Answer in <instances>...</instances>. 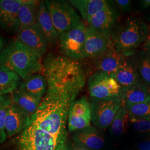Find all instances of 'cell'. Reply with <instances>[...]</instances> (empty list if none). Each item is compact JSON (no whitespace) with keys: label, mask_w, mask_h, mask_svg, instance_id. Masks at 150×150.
Wrapping results in <instances>:
<instances>
[{"label":"cell","mask_w":150,"mask_h":150,"mask_svg":"<svg viewBox=\"0 0 150 150\" xmlns=\"http://www.w3.org/2000/svg\"><path fill=\"white\" fill-rule=\"evenodd\" d=\"M112 44L111 38L88 26L84 47V59H92L96 57Z\"/></svg>","instance_id":"13"},{"label":"cell","mask_w":150,"mask_h":150,"mask_svg":"<svg viewBox=\"0 0 150 150\" xmlns=\"http://www.w3.org/2000/svg\"><path fill=\"white\" fill-rule=\"evenodd\" d=\"M45 2L59 37L64 32L82 21L69 1L47 0Z\"/></svg>","instance_id":"5"},{"label":"cell","mask_w":150,"mask_h":150,"mask_svg":"<svg viewBox=\"0 0 150 150\" xmlns=\"http://www.w3.org/2000/svg\"><path fill=\"white\" fill-rule=\"evenodd\" d=\"M69 2L86 22L110 4L105 0H71Z\"/></svg>","instance_id":"19"},{"label":"cell","mask_w":150,"mask_h":150,"mask_svg":"<svg viewBox=\"0 0 150 150\" xmlns=\"http://www.w3.org/2000/svg\"><path fill=\"white\" fill-rule=\"evenodd\" d=\"M123 105L136 104L150 100V87L141 81L137 84L122 89Z\"/></svg>","instance_id":"18"},{"label":"cell","mask_w":150,"mask_h":150,"mask_svg":"<svg viewBox=\"0 0 150 150\" xmlns=\"http://www.w3.org/2000/svg\"><path fill=\"white\" fill-rule=\"evenodd\" d=\"M124 105L128 112L129 121L150 118V100L139 103Z\"/></svg>","instance_id":"26"},{"label":"cell","mask_w":150,"mask_h":150,"mask_svg":"<svg viewBox=\"0 0 150 150\" xmlns=\"http://www.w3.org/2000/svg\"><path fill=\"white\" fill-rule=\"evenodd\" d=\"M40 59L16 40L1 51L0 68L15 73L24 81L42 70Z\"/></svg>","instance_id":"1"},{"label":"cell","mask_w":150,"mask_h":150,"mask_svg":"<svg viewBox=\"0 0 150 150\" xmlns=\"http://www.w3.org/2000/svg\"><path fill=\"white\" fill-rule=\"evenodd\" d=\"M129 121L136 131L141 133L150 132V118L134 120Z\"/></svg>","instance_id":"28"},{"label":"cell","mask_w":150,"mask_h":150,"mask_svg":"<svg viewBox=\"0 0 150 150\" xmlns=\"http://www.w3.org/2000/svg\"><path fill=\"white\" fill-rule=\"evenodd\" d=\"M126 58L114 47L112 44L102 54L91 59L94 66V72L101 71L115 75Z\"/></svg>","instance_id":"12"},{"label":"cell","mask_w":150,"mask_h":150,"mask_svg":"<svg viewBox=\"0 0 150 150\" xmlns=\"http://www.w3.org/2000/svg\"><path fill=\"white\" fill-rule=\"evenodd\" d=\"M88 25L82 21L76 26L59 36L61 55L70 59L81 61L84 59V47Z\"/></svg>","instance_id":"4"},{"label":"cell","mask_w":150,"mask_h":150,"mask_svg":"<svg viewBox=\"0 0 150 150\" xmlns=\"http://www.w3.org/2000/svg\"><path fill=\"white\" fill-rule=\"evenodd\" d=\"M129 120L128 112L123 105L116 113L110 125V131L112 134L116 136L123 134L126 131Z\"/></svg>","instance_id":"25"},{"label":"cell","mask_w":150,"mask_h":150,"mask_svg":"<svg viewBox=\"0 0 150 150\" xmlns=\"http://www.w3.org/2000/svg\"><path fill=\"white\" fill-rule=\"evenodd\" d=\"M31 118L21 108L12 102L8 108L5 121L7 136L12 137L22 132L31 122Z\"/></svg>","instance_id":"14"},{"label":"cell","mask_w":150,"mask_h":150,"mask_svg":"<svg viewBox=\"0 0 150 150\" xmlns=\"http://www.w3.org/2000/svg\"><path fill=\"white\" fill-rule=\"evenodd\" d=\"M118 8L122 12H127L131 8L132 2L129 0H116L114 1Z\"/></svg>","instance_id":"29"},{"label":"cell","mask_w":150,"mask_h":150,"mask_svg":"<svg viewBox=\"0 0 150 150\" xmlns=\"http://www.w3.org/2000/svg\"><path fill=\"white\" fill-rule=\"evenodd\" d=\"M4 43H5V41L4 38H2L1 36H0V52H1V51L4 48Z\"/></svg>","instance_id":"34"},{"label":"cell","mask_w":150,"mask_h":150,"mask_svg":"<svg viewBox=\"0 0 150 150\" xmlns=\"http://www.w3.org/2000/svg\"><path fill=\"white\" fill-rule=\"evenodd\" d=\"M17 40L39 59L45 54L48 47V42L36 23L18 32Z\"/></svg>","instance_id":"9"},{"label":"cell","mask_w":150,"mask_h":150,"mask_svg":"<svg viewBox=\"0 0 150 150\" xmlns=\"http://www.w3.org/2000/svg\"><path fill=\"white\" fill-rule=\"evenodd\" d=\"M74 141L92 150H100L105 146V139L100 131L93 126L76 131Z\"/></svg>","instance_id":"15"},{"label":"cell","mask_w":150,"mask_h":150,"mask_svg":"<svg viewBox=\"0 0 150 150\" xmlns=\"http://www.w3.org/2000/svg\"><path fill=\"white\" fill-rule=\"evenodd\" d=\"M63 150H92L89 149L84 146H82L77 143L75 142L74 141L73 142H70L69 144H66V142L64 144V147Z\"/></svg>","instance_id":"30"},{"label":"cell","mask_w":150,"mask_h":150,"mask_svg":"<svg viewBox=\"0 0 150 150\" xmlns=\"http://www.w3.org/2000/svg\"><path fill=\"white\" fill-rule=\"evenodd\" d=\"M36 23L43 33L48 45H54L59 36L54 26L51 17L45 1L40 2L38 8Z\"/></svg>","instance_id":"16"},{"label":"cell","mask_w":150,"mask_h":150,"mask_svg":"<svg viewBox=\"0 0 150 150\" xmlns=\"http://www.w3.org/2000/svg\"><path fill=\"white\" fill-rule=\"evenodd\" d=\"M141 81L150 87V57L147 52H141L130 56Z\"/></svg>","instance_id":"23"},{"label":"cell","mask_w":150,"mask_h":150,"mask_svg":"<svg viewBox=\"0 0 150 150\" xmlns=\"http://www.w3.org/2000/svg\"><path fill=\"white\" fill-rule=\"evenodd\" d=\"M141 7L142 8L146 9L150 7V0H143L141 1Z\"/></svg>","instance_id":"33"},{"label":"cell","mask_w":150,"mask_h":150,"mask_svg":"<svg viewBox=\"0 0 150 150\" xmlns=\"http://www.w3.org/2000/svg\"><path fill=\"white\" fill-rule=\"evenodd\" d=\"M23 0H0V28L9 34L19 32V10Z\"/></svg>","instance_id":"10"},{"label":"cell","mask_w":150,"mask_h":150,"mask_svg":"<svg viewBox=\"0 0 150 150\" xmlns=\"http://www.w3.org/2000/svg\"><path fill=\"white\" fill-rule=\"evenodd\" d=\"M21 83V77L17 74L0 68V95H5L12 92Z\"/></svg>","instance_id":"24"},{"label":"cell","mask_w":150,"mask_h":150,"mask_svg":"<svg viewBox=\"0 0 150 150\" xmlns=\"http://www.w3.org/2000/svg\"><path fill=\"white\" fill-rule=\"evenodd\" d=\"M12 102L10 95H0V144H2L6 139L5 131L6 117L7 109Z\"/></svg>","instance_id":"27"},{"label":"cell","mask_w":150,"mask_h":150,"mask_svg":"<svg viewBox=\"0 0 150 150\" xmlns=\"http://www.w3.org/2000/svg\"><path fill=\"white\" fill-rule=\"evenodd\" d=\"M91 121L95 127L105 129L112 123L118 110L123 105L121 98H91Z\"/></svg>","instance_id":"7"},{"label":"cell","mask_w":150,"mask_h":150,"mask_svg":"<svg viewBox=\"0 0 150 150\" xmlns=\"http://www.w3.org/2000/svg\"><path fill=\"white\" fill-rule=\"evenodd\" d=\"M122 87L115 75L104 72H94L88 80V90L92 98H121Z\"/></svg>","instance_id":"6"},{"label":"cell","mask_w":150,"mask_h":150,"mask_svg":"<svg viewBox=\"0 0 150 150\" xmlns=\"http://www.w3.org/2000/svg\"><path fill=\"white\" fill-rule=\"evenodd\" d=\"M18 88L33 96L42 99L47 90V84L43 75L36 74L23 81Z\"/></svg>","instance_id":"22"},{"label":"cell","mask_w":150,"mask_h":150,"mask_svg":"<svg viewBox=\"0 0 150 150\" xmlns=\"http://www.w3.org/2000/svg\"><path fill=\"white\" fill-rule=\"evenodd\" d=\"M137 146L139 150H150V140L139 142Z\"/></svg>","instance_id":"32"},{"label":"cell","mask_w":150,"mask_h":150,"mask_svg":"<svg viewBox=\"0 0 150 150\" xmlns=\"http://www.w3.org/2000/svg\"><path fill=\"white\" fill-rule=\"evenodd\" d=\"M91 110L86 96L75 100L70 106L68 115V129L71 132L91 126Z\"/></svg>","instance_id":"8"},{"label":"cell","mask_w":150,"mask_h":150,"mask_svg":"<svg viewBox=\"0 0 150 150\" xmlns=\"http://www.w3.org/2000/svg\"><path fill=\"white\" fill-rule=\"evenodd\" d=\"M144 47L146 50L150 48V23L147 25V29L146 32V35L145 41L144 42Z\"/></svg>","instance_id":"31"},{"label":"cell","mask_w":150,"mask_h":150,"mask_svg":"<svg viewBox=\"0 0 150 150\" xmlns=\"http://www.w3.org/2000/svg\"><path fill=\"white\" fill-rule=\"evenodd\" d=\"M147 53H148V54H149V56H150V48H149V50H147Z\"/></svg>","instance_id":"35"},{"label":"cell","mask_w":150,"mask_h":150,"mask_svg":"<svg viewBox=\"0 0 150 150\" xmlns=\"http://www.w3.org/2000/svg\"><path fill=\"white\" fill-rule=\"evenodd\" d=\"M64 144L30 124L16 138V150H63Z\"/></svg>","instance_id":"3"},{"label":"cell","mask_w":150,"mask_h":150,"mask_svg":"<svg viewBox=\"0 0 150 150\" xmlns=\"http://www.w3.org/2000/svg\"><path fill=\"white\" fill-rule=\"evenodd\" d=\"M115 77L122 88L133 86L142 81L130 57H126L118 67Z\"/></svg>","instance_id":"17"},{"label":"cell","mask_w":150,"mask_h":150,"mask_svg":"<svg viewBox=\"0 0 150 150\" xmlns=\"http://www.w3.org/2000/svg\"><path fill=\"white\" fill-rule=\"evenodd\" d=\"M119 13L116 7L110 4L107 7L98 12L90 18L87 23L88 26L111 38L116 27Z\"/></svg>","instance_id":"11"},{"label":"cell","mask_w":150,"mask_h":150,"mask_svg":"<svg viewBox=\"0 0 150 150\" xmlns=\"http://www.w3.org/2000/svg\"><path fill=\"white\" fill-rule=\"evenodd\" d=\"M147 25L139 18L127 20L115 28L111 37L113 45L125 57H129L145 41Z\"/></svg>","instance_id":"2"},{"label":"cell","mask_w":150,"mask_h":150,"mask_svg":"<svg viewBox=\"0 0 150 150\" xmlns=\"http://www.w3.org/2000/svg\"><path fill=\"white\" fill-rule=\"evenodd\" d=\"M40 3V2L38 1L23 0V4L20 7L18 13L19 32L36 23L38 8Z\"/></svg>","instance_id":"21"},{"label":"cell","mask_w":150,"mask_h":150,"mask_svg":"<svg viewBox=\"0 0 150 150\" xmlns=\"http://www.w3.org/2000/svg\"><path fill=\"white\" fill-rule=\"evenodd\" d=\"M149 21H150V17L149 18Z\"/></svg>","instance_id":"36"},{"label":"cell","mask_w":150,"mask_h":150,"mask_svg":"<svg viewBox=\"0 0 150 150\" xmlns=\"http://www.w3.org/2000/svg\"><path fill=\"white\" fill-rule=\"evenodd\" d=\"M11 97L12 102L26 113L31 119L36 112L42 100L32 96L19 88L11 93Z\"/></svg>","instance_id":"20"}]
</instances>
